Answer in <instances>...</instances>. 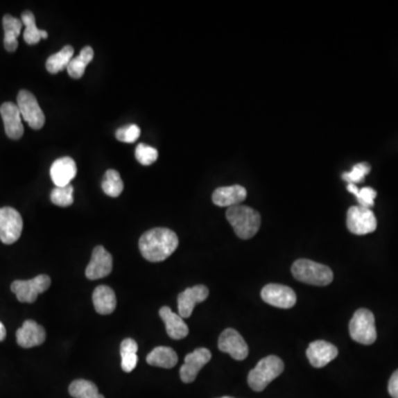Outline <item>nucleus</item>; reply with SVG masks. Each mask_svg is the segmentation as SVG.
<instances>
[{"label": "nucleus", "mask_w": 398, "mask_h": 398, "mask_svg": "<svg viewBox=\"0 0 398 398\" xmlns=\"http://www.w3.org/2000/svg\"><path fill=\"white\" fill-rule=\"evenodd\" d=\"M124 189V183L118 171L109 169L104 175V180L102 182V191L104 194L110 197H119L122 194Z\"/></svg>", "instance_id": "29"}, {"label": "nucleus", "mask_w": 398, "mask_h": 398, "mask_svg": "<svg viewBox=\"0 0 398 398\" xmlns=\"http://www.w3.org/2000/svg\"><path fill=\"white\" fill-rule=\"evenodd\" d=\"M6 336H7V332H6L5 325L0 322V342H3L5 340Z\"/></svg>", "instance_id": "36"}, {"label": "nucleus", "mask_w": 398, "mask_h": 398, "mask_svg": "<svg viewBox=\"0 0 398 398\" xmlns=\"http://www.w3.org/2000/svg\"><path fill=\"white\" fill-rule=\"evenodd\" d=\"M388 393L393 398H398V370L394 372L388 382Z\"/></svg>", "instance_id": "35"}, {"label": "nucleus", "mask_w": 398, "mask_h": 398, "mask_svg": "<svg viewBox=\"0 0 398 398\" xmlns=\"http://www.w3.org/2000/svg\"><path fill=\"white\" fill-rule=\"evenodd\" d=\"M338 349L336 345L325 341H314L306 349V356L314 367L321 368L327 366L338 356Z\"/></svg>", "instance_id": "17"}, {"label": "nucleus", "mask_w": 398, "mask_h": 398, "mask_svg": "<svg viewBox=\"0 0 398 398\" xmlns=\"http://www.w3.org/2000/svg\"><path fill=\"white\" fill-rule=\"evenodd\" d=\"M21 21L26 27L24 31V40L26 44L33 46L39 44L42 39L48 38V33L37 27L36 17L31 11L26 10L22 12Z\"/></svg>", "instance_id": "24"}, {"label": "nucleus", "mask_w": 398, "mask_h": 398, "mask_svg": "<svg viewBox=\"0 0 398 398\" xmlns=\"http://www.w3.org/2000/svg\"><path fill=\"white\" fill-rule=\"evenodd\" d=\"M113 268V258L107 249L102 245H96L93 249L90 263L85 269V276L90 280L105 278L109 276Z\"/></svg>", "instance_id": "12"}, {"label": "nucleus", "mask_w": 398, "mask_h": 398, "mask_svg": "<svg viewBox=\"0 0 398 398\" xmlns=\"http://www.w3.org/2000/svg\"><path fill=\"white\" fill-rule=\"evenodd\" d=\"M135 157L139 164L148 166V165L155 163L156 159H159V152L150 145L142 143V144L137 145V150H135Z\"/></svg>", "instance_id": "33"}, {"label": "nucleus", "mask_w": 398, "mask_h": 398, "mask_svg": "<svg viewBox=\"0 0 398 398\" xmlns=\"http://www.w3.org/2000/svg\"><path fill=\"white\" fill-rule=\"evenodd\" d=\"M3 46L5 49L8 52H15L18 48V37L22 31L21 19L15 18L10 15H5L3 18Z\"/></svg>", "instance_id": "22"}, {"label": "nucleus", "mask_w": 398, "mask_h": 398, "mask_svg": "<svg viewBox=\"0 0 398 398\" xmlns=\"http://www.w3.org/2000/svg\"><path fill=\"white\" fill-rule=\"evenodd\" d=\"M247 198V191L240 185L225 186L216 189L213 194V202L219 207H234Z\"/></svg>", "instance_id": "19"}, {"label": "nucleus", "mask_w": 398, "mask_h": 398, "mask_svg": "<svg viewBox=\"0 0 398 398\" xmlns=\"http://www.w3.org/2000/svg\"><path fill=\"white\" fill-rule=\"evenodd\" d=\"M262 300L280 309H291L297 303L295 292L289 286L270 284L261 290Z\"/></svg>", "instance_id": "10"}, {"label": "nucleus", "mask_w": 398, "mask_h": 398, "mask_svg": "<svg viewBox=\"0 0 398 398\" xmlns=\"http://www.w3.org/2000/svg\"><path fill=\"white\" fill-rule=\"evenodd\" d=\"M0 114L5 126L6 135L11 139H19L24 135L25 128L22 126V118L17 104L5 102L0 107Z\"/></svg>", "instance_id": "15"}, {"label": "nucleus", "mask_w": 398, "mask_h": 398, "mask_svg": "<svg viewBox=\"0 0 398 398\" xmlns=\"http://www.w3.org/2000/svg\"><path fill=\"white\" fill-rule=\"evenodd\" d=\"M137 349H139V345L133 338H126L121 343L120 352L121 358H122L121 366H122L123 371L126 373H131L134 368L137 367V361H139Z\"/></svg>", "instance_id": "26"}, {"label": "nucleus", "mask_w": 398, "mask_h": 398, "mask_svg": "<svg viewBox=\"0 0 398 398\" xmlns=\"http://www.w3.org/2000/svg\"><path fill=\"white\" fill-rule=\"evenodd\" d=\"M349 336L360 344L371 345L377 341L375 318L367 309H358L349 321Z\"/></svg>", "instance_id": "5"}, {"label": "nucleus", "mask_w": 398, "mask_h": 398, "mask_svg": "<svg viewBox=\"0 0 398 398\" xmlns=\"http://www.w3.org/2000/svg\"><path fill=\"white\" fill-rule=\"evenodd\" d=\"M24 221L15 208H0V240L5 245H12L21 236Z\"/></svg>", "instance_id": "9"}, {"label": "nucleus", "mask_w": 398, "mask_h": 398, "mask_svg": "<svg viewBox=\"0 0 398 398\" xmlns=\"http://www.w3.org/2000/svg\"><path fill=\"white\" fill-rule=\"evenodd\" d=\"M93 306L96 311L102 315H109L116 308V297L110 286H98L92 295Z\"/></svg>", "instance_id": "21"}, {"label": "nucleus", "mask_w": 398, "mask_h": 398, "mask_svg": "<svg viewBox=\"0 0 398 398\" xmlns=\"http://www.w3.org/2000/svg\"><path fill=\"white\" fill-rule=\"evenodd\" d=\"M347 226L354 235H367L377 230V217L370 208L352 206L347 210Z\"/></svg>", "instance_id": "8"}, {"label": "nucleus", "mask_w": 398, "mask_h": 398, "mask_svg": "<svg viewBox=\"0 0 398 398\" xmlns=\"http://www.w3.org/2000/svg\"><path fill=\"white\" fill-rule=\"evenodd\" d=\"M146 362L155 367L173 368L178 362V356L172 347H157L148 355Z\"/></svg>", "instance_id": "23"}, {"label": "nucleus", "mask_w": 398, "mask_h": 398, "mask_svg": "<svg viewBox=\"0 0 398 398\" xmlns=\"http://www.w3.org/2000/svg\"><path fill=\"white\" fill-rule=\"evenodd\" d=\"M139 251L150 262H162L174 254L178 247V237L168 228H154L141 236Z\"/></svg>", "instance_id": "1"}, {"label": "nucleus", "mask_w": 398, "mask_h": 398, "mask_svg": "<svg viewBox=\"0 0 398 398\" xmlns=\"http://www.w3.org/2000/svg\"><path fill=\"white\" fill-rule=\"evenodd\" d=\"M139 135H141V128L137 124L123 126L115 133L116 139L124 143H134L139 139Z\"/></svg>", "instance_id": "34"}, {"label": "nucleus", "mask_w": 398, "mask_h": 398, "mask_svg": "<svg viewBox=\"0 0 398 398\" xmlns=\"http://www.w3.org/2000/svg\"><path fill=\"white\" fill-rule=\"evenodd\" d=\"M211 360V353L209 349H195L194 352L189 353L185 356V363L180 367V379L186 384L194 382L199 372Z\"/></svg>", "instance_id": "13"}, {"label": "nucleus", "mask_w": 398, "mask_h": 398, "mask_svg": "<svg viewBox=\"0 0 398 398\" xmlns=\"http://www.w3.org/2000/svg\"><path fill=\"white\" fill-rule=\"evenodd\" d=\"M291 270L293 277L303 284L325 286L333 281V272L330 268L312 260H297L292 266Z\"/></svg>", "instance_id": "4"}, {"label": "nucleus", "mask_w": 398, "mask_h": 398, "mask_svg": "<svg viewBox=\"0 0 398 398\" xmlns=\"http://www.w3.org/2000/svg\"><path fill=\"white\" fill-rule=\"evenodd\" d=\"M159 315L166 327L169 338L173 340H182L189 336V327L180 314L174 313L168 306H163L159 310Z\"/></svg>", "instance_id": "20"}, {"label": "nucleus", "mask_w": 398, "mask_h": 398, "mask_svg": "<svg viewBox=\"0 0 398 398\" xmlns=\"http://www.w3.org/2000/svg\"><path fill=\"white\" fill-rule=\"evenodd\" d=\"M220 398H234V397H230V396H224V397H220Z\"/></svg>", "instance_id": "37"}, {"label": "nucleus", "mask_w": 398, "mask_h": 398, "mask_svg": "<svg viewBox=\"0 0 398 398\" xmlns=\"http://www.w3.org/2000/svg\"><path fill=\"white\" fill-rule=\"evenodd\" d=\"M51 279L46 275H40L31 280H16L11 284V291L20 302L33 303L39 295L49 289Z\"/></svg>", "instance_id": "7"}, {"label": "nucleus", "mask_w": 398, "mask_h": 398, "mask_svg": "<svg viewBox=\"0 0 398 398\" xmlns=\"http://www.w3.org/2000/svg\"><path fill=\"white\" fill-rule=\"evenodd\" d=\"M226 217L240 239H250L259 232L261 225L260 214L248 206L238 205L228 208Z\"/></svg>", "instance_id": "2"}, {"label": "nucleus", "mask_w": 398, "mask_h": 398, "mask_svg": "<svg viewBox=\"0 0 398 398\" xmlns=\"http://www.w3.org/2000/svg\"><path fill=\"white\" fill-rule=\"evenodd\" d=\"M370 171H371V166L367 163H358L354 165L349 172L344 173L342 178L349 184L356 185V184L362 183Z\"/></svg>", "instance_id": "32"}, {"label": "nucleus", "mask_w": 398, "mask_h": 398, "mask_svg": "<svg viewBox=\"0 0 398 398\" xmlns=\"http://www.w3.org/2000/svg\"><path fill=\"white\" fill-rule=\"evenodd\" d=\"M73 46H64L60 51L50 55L46 59V68L51 74H57L68 68L69 63L73 59Z\"/></svg>", "instance_id": "25"}, {"label": "nucleus", "mask_w": 398, "mask_h": 398, "mask_svg": "<svg viewBox=\"0 0 398 398\" xmlns=\"http://www.w3.org/2000/svg\"><path fill=\"white\" fill-rule=\"evenodd\" d=\"M77 164L73 159L66 156L53 162L50 168V176L55 187L70 185L71 180L77 176Z\"/></svg>", "instance_id": "18"}, {"label": "nucleus", "mask_w": 398, "mask_h": 398, "mask_svg": "<svg viewBox=\"0 0 398 398\" xmlns=\"http://www.w3.org/2000/svg\"><path fill=\"white\" fill-rule=\"evenodd\" d=\"M93 57H94V51L92 48L85 46L80 52V55L77 58H73L69 63L68 68H67L69 76L73 79H80L83 77L85 69L87 64L93 60Z\"/></svg>", "instance_id": "27"}, {"label": "nucleus", "mask_w": 398, "mask_h": 398, "mask_svg": "<svg viewBox=\"0 0 398 398\" xmlns=\"http://www.w3.org/2000/svg\"><path fill=\"white\" fill-rule=\"evenodd\" d=\"M73 186L70 185L64 186V187H55L52 189L50 199H51L52 204L59 207H69L73 204Z\"/></svg>", "instance_id": "31"}, {"label": "nucleus", "mask_w": 398, "mask_h": 398, "mask_svg": "<svg viewBox=\"0 0 398 398\" xmlns=\"http://www.w3.org/2000/svg\"><path fill=\"white\" fill-rule=\"evenodd\" d=\"M17 107L19 109L22 120L28 123L33 130H40L46 123V116L36 96L27 90H21L17 96Z\"/></svg>", "instance_id": "6"}, {"label": "nucleus", "mask_w": 398, "mask_h": 398, "mask_svg": "<svg viewBox=\"0 0 398 398\" xmlns=\"http://www.w3.org/2000/svg\"><path fill=\"white\" fill-rule=\"evenodd\" d=\"M284 364L278 356L262 358L248 374V384L254 392H262L284 372Z\"/></svg>", "instance_id": "3"}, {"label": "nucleus", "mask_w": 398, "mask_h": 398, "mask_svg": "<svg viewBox=\"0 0 398 398\" xmlns=\"http://www.w3.org/2000/svg\"><path fill=\"white\" fill-rule=\"evenodd\" d=\"M69 393L74 398H104L96 385L87 379L73 381L69 386Z\"/></svg>", "instance_id": "28"}, {"label": "nucleus", "mask_w": 398, "mask_h": 398, "mask_svg": "<svg viewBox=\"0 0 398 398\" xmlns=\"http://www.w3.org/2000/svg\"><path fill=\"white\" fill-rule=\"evenodd\" d=\"M17 343L25 349L39 347L46 341V330L33 320H27L16 333Z\"/></svg>", "instance_id": "16"}, {"label": "nucleus", "mask_w": 398, "mask_h": 398, "mask_svg": "<svg viewBox=\"0 0 398 398\" xmlns=\"http://www.w3.org/2000/svg\"><path fill=\"white\" fill-rule=\"evenodd\" d=\"M347 191L356 197L358 204H360L358 206L370 208V209L373 207L374 200L377 198V195L375 189H371V187H363L362 189H358V186L354 185V184H349Z\"/></svg>", "instance_id": "30"}, {"label": "nucleus", "mask_w": 398, "mask_h": 398, "mask_svg": "<svg viewBox=\"0 0 398 398\" xmlns=\"http://www.w3.org/2000/svg\"><path fill=\"white\" fill-rule=\"evenodd\" d=\"M208 295L209 290L207 289V286L202 284L186 289L178 295V314L183 319L191 317L197 303L204 302L207 299Z\"/></svg>", "instance_id": "14"}, {"label": "nucleus", "mask_w": 398, "mask_h": 398, "mask_svg": "<svg viewBox=\"0 0 398 398\" xmlns=\"http://www.w3.org/2000/svg\"><path fill=\"white\" fill-rule=\"evenodd\" d=\"M218 349L230 354L234 360L243 361L249 354L248 345L243 336L234 329H226L218 340Z\"/></svg>", "instance_id": "11"}]
</instances>
